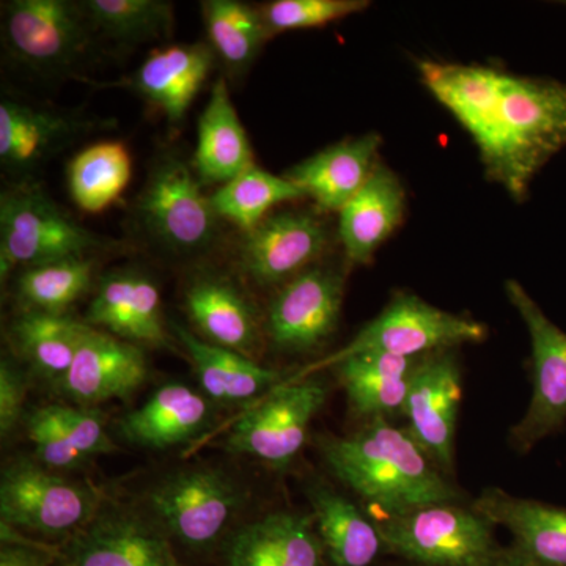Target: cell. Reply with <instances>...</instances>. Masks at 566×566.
Here are the masks:
<instances>
[{"label": "cell", "instance_id": "11", "mask_svg": "<svg viewBox=\"0 0 566 566\" xmlns=\"http://www.w3.org/2000/svg\"><path fill=\"white\" fill-rule=\"evenodd\" d=\"M327 398L322 379H285L241 417L226 439V449L286 468L303 450L312 420Z\"/></svg>", "mask_w": 566, "mask_h": 566}, {"label": "cell", "instance_id": "41", "mask_svg": "<svg viewBox=\"0 0 566 566\" xmlns=\"http://www.w3.org/2000/svg\"><path fill=\"white\" fill-rule=\"evenodd\" d=\"M479 566H538L516 549L515 546L499 547Z\"/></svg>", "mask_w": 566, "mask_h": 566}, {"label": "cell", "instance_id": "9", "mask_svg": "<svg viewBox=\"0 0 566 566\" xmlns=\"http://www.w3.org/2000/svg\"><path fill=\"white\" fill-rule=\"evenodd\" d=\"M510 304L526 326L532 348V397L526 415L512 430L513 447L528 452L566 422V333L520 282H505Z\"/></svg>", "mask_w": 566, "mask_h": 566}, {"label": "cell", "instance_id": "8", "mask_svg": "<svg viewBox=\"0 0 566 566\" xmlns=\"http://www.w3.org/2000/svg\"><path fill=\"white\" fill-rule=\"evenodd\" d=\"M82 2L10 0L2 3V44L11 61L40 76L73 69L91 44Z\"/></svg>", "mask_w": 566, "mask_h": 566}, {"label": "cell", "instance_id": "38", "mask_svg": "<svg viewBox=\"0 0 566 566\" xmlns=\"http://www.w3.org/2000/svg\"><path fill=\"white\" fill-rule=\"evenodd\" d=\"M28 436L35 447V455L40 463L46 468L54 469H74L81 468L85 463V458L70 444L66 436L62 433L61 427L55 423L50 408L36 409L32 416L28 417Z\"/></svg>", "mask_w": 566, "mask_h": 566}, {"label": "cell", "instance_id": "31", "mask_svg": "<svg viewBox=\"0 0 566 566\" xmlns=\"http://www.w3.org/2000/svg\"><path fill=\"white\" fill-rule=\"evenodd\" d=\"M202 17L212 52L233 74L251 69L271 39L262 11L240 0H205Z\"/></svg>", "mask_w": 566, "mask_h": 566}, {"label": "cell", "instance_id": "15", "mask_svg": "<svg viewBox=\"0 0 566 566\" xmlns=\"http://www.w3.org/2000/svg\"><path fill=\"white\" fill-rule=\"evenodd\" d=\"M166 532L123 510H106L71 535L59 566H185Z\"/></svg>", "mask_w": 566, "mask_h": 566}, {"label": "cell", "instance_id": "28", "mask_svg": "<svg viewBox=\"0 0 566 566\" xmlns=\"http://www.w3.org/2000/svg\"><path fill=\"white\" fill-rule=\"evenodd\" d=\"M316 534L331 566H371L386 551L376 521L326 485H308Z\"/></svg>", "mask_w": 566, "mask_h": 566}, {"label": "cell", "instance_id": "39", "mask_svg": "<svg viewBox=\"0 0 566 566\" xmlns=\"http://www.w3.org/2000/svg\"><path fill=\"white\" fill-rule=\"evenodd\" d=\"M28 397L24 375L9 360L0 364V433L7 438L17 428Z\"/></svg>", "mask_w": 566, "mask_h": 566}, {"label": "cell", "instance_id": "16", "mask_svg": "<svg viewBox=\"0 0 566 566\" xmlns=\"http://www.w3.org/2000/svg\"><path fill=\"white\" fill-rule=\"evenodd\" d=\"M147 378L148 364L139 346L85 323L61 386L74 401L88 406L129 397Z\"/></svg>", "mask_w": 566, "mask_h": 566}, {"label": "cell", "instance_id": "3", "mask_svg": "<svg viewBox=\"0 0 566 566\" xmlns=\"http://www.w3.org/2000/svg\"><path fill=\"white\" fill-rule=\"evenodd\" d=\"M136 219L156 248L178 259L207 255L221 233V218L196 172L174 155L153 164L136 200Z\"/></svg>", "mask_w": 566, "mask_h": 566}, {"label": "cell", "instance_id": "34", "mask_svg": "<svg viewBox=\"0 0 566 566\" xmlns=\"http://www.w3.org/2000/svg\"><path fill=\"white\" fill-rule=\"evenodd\" d=\"M82 6L93 31L118 44L134 46L172 35L174 6L164 0H85Z\"/></svg>", "mask_w": 566, "mask_h": 566}, {"label": "cell", "instance_id": "33", "mask_svg": "<svg viewBox=\"0 0 566 566\" xmlns=\"http://www.w3.org/2000/svg\"><path fill=\"white\" fill-rule=\"evenodd\" d=\"M304 197V192L283 175L266 172L253 164L233 180L219 186L210 199L219 218L234 223L245 233L264 221L271 208Z\"/></svg>", "mask_w": 566, "mask_h": 566}, {"label": "cell", "instance_id": "32", "mask_svg": "<svg viewBox=\"0 0 566 566\" xmlns=\"http://www.w3.org/2000/svg\"><path fill=\"white\" fill-rule=\"evenodd\" d=\"M132 156L122 142H99L69 164L71 199L82 211L98 214L117 202L132 180Z\"/></svg>", "mask_w": 566, "mask_h": 566}, {"label": "cell", "instance_id": "13", "mask_svg": "<svg viewBox=\"0 0 566 566\" xmlns=\"http://www.w3.org/2000/svg\"><path fill=\"white\" fill-rule=\"evenodd\" d=\"M331 244L326 223L307 211L268 216L238 245L241 273L260 286L285 285L314 266Z\"/></svg>", "mask_w": 566, "mask_h": 566}, {"label": "cell", "instance_id": "35", "mask_svg": "<svg viewBox=\"0 0 566 566\" xmlns=\"http://www.w3.org/2000/svg\"><path fill=\"white\" fill-rule=\"evenodd\" d=\"M92 279L91 259L25 268L17 281V300L24 305L25 312L63 315L91 290Z\"/></svg>", "mask_w": 566, "mask_h": 566}, {"label": "cell", "instance_id": "4", "mask_svg": "<svg viewBox=\"0 0 566 566\" xmlns=\"http://www.w3.org/2000/svg\"><path fill=\"white\" fill-rule=\"evenodd\" d=\"M59 207L39 186L20 185L0 197V275L62 260L88 259L114 248Z\"/></svg>", "mask_w": 566, "mask_h": 566}, {"label": "cell", "instance_id": "14", "mask_svg": "<svg viewBox=\"0 0 566 566\" xmlns=\"http://www.w3.org/2000/svg\"><path fill=\"white\" fill-rule=\"evenodd\" d=\"M463 386L457 354H427L406 397V430L446 475L455 463V434Z\"/></svg>", "mask_w": 566, "mask_h": 566}, {"label": "cell", "instance_id": "12", "mask_svg": "<svg viewBox=\"0 0 566 566\" xmlns=\"http://www.w3.org/2000/svg\"><path fill=\"white\" fill-rule=\"evenodd\" d=\"M345 277L331 266H312L286 282L268 308L264 333L285 353H311L335 333Z\"/></svg>", "mask_w": 566, "mask_h": 566}, {"label": "cell", "instance_id": "23", "mask_svg": "<svg viewBox=\"0 0 566 566\" xmlns=\"http://www.w3.org/2000/svg\"><path fill=\"white\" fill-rule=\"evenodd\" d=\"M93 128V123L13 99L0 103V163L11 174L31 172Z\"/></svg>", "mask_w": 566, "mask_h": 566}, {"label": "cell", "instance_id": "29", "mask_svg": "<svg viewBox=\"0 0 566 566\" xmlns=\"http://www.w3.org/2000/svg\"><path fill=\"white\" fill-rule=\"evenodd\" d=\"M175 334L185 346L205 394L216 403H244L285 381L282 371L262 367L244 354L202 340L185 327L175 326Z\"/></svg>", "mask_w": 566, "mask_h": 566}, {"label": "cell", "instance_id": "17", "mask_svg": "<svg viewBox=\"0 0 566 566\" xmlns=\"http://www.w3.org/2000/svg\"><path fill=\"white\" fill-rule=\"evenodd\" d=\"M85 323L133 345L169 346L161 293L150 277L136 271L103 279L88 305Z\"/></svg>", "mask_w": 566, "mask_h": 566}, {"label": "cell", "instance_id": "36", "mask_svg": "<svg viewBox=\"0 0 566 566\" xmlns=\"http://www.w3.org/2000/svg\"><path fill=\"white\" fill-rule=\"evenodd\" d=\"M365 0H275L262 7L264 24L274 33L322 28L368 9Z\"/></svg>", "mask_w": 566, "mask_h": 566}, {"label": "cell", "instance_id": "26", "mask_svg": "<svg viewBox=\"0 0 566 566\" xmlns=\"http://www.w3.org/2000/svg\"><path fill=\"white\" fill-rule=\"evenodd\" d=\"M211 405L202 394L167 385L118 422L122 438L144 449L166 450L191 441L207 427Z\"/></svg>", "mask_w": 566, "mask_h": 566}, {"label": "cell", "instance_id": "30", "mask_svg": "<svg viewBox=\"0 0 566 566\" xmlns=\"http://www.w3.org/2000/svg\"><path fill=\"white\" fill-rule=\"evenodd\" d=\"M85 323L69 315L24 312L10 326V342L36 374L59 381L69 374Z\"/></svg>", "mask_w": 566, "mask_h": 566}, {"label": "cell", "instance_id": "7", "mask_svg": "<svg viewBox=\"0 0 566 566\" xmlns=\"http://www.w3.org/2000/svg\"><path fill=\"white\" fill-rule=\"evenodd\" d=\"M52 471L29 460L14 461L3 471L2 526L70 538L99 515L103 495L96 488Z\"/></svg>", "mask_w": 566, "mask_h": 566}, {"label": "cell", "instance_id": "27", "mask_svg": "<svg viewBox=\"0 0 566 566\" xmlns=\"http://www.w3.org/2000/svg\"><path fill=\"white\" fill-rule=\"evenodd\" d=\"M186 314L212 345L251 356L260 331L253 307L227 279L202 275L185 292Z\"/></svg>", "mask_w": 566, "mask_h": 566}, {"label": "cell", "instance_id": "1", "mask_svg": "<svg viewBox=\"0 0 566 566\" xmlns=\"http://www.w3.org/2000/svg\"><path fill=\"white\" fill-rule=\"evenodd\" d=\"M420 80L474 140L486 180L517 203L566 148V82L495 66L419 61Z\"/></svg>", "mask_w": 566, "mask_h": 566}, {"label": "cell", "instance_id": "10", "mask_svg": "<svg viewBox=\"0 0 566 566\" xmlns=\"http://www.w3.org/2000/svg\"><path fill=\"white\" fill-rule=\"evenodd\" d=\"M158 526L192 551L214 545L243 502L240 486L219 469L191 468L167 475L148 495Z\"/></svg>", "mask_w": 566, "mask_h": 566}, {"label": "cell", "instance_id": "22", "mask_svg": "<svg viewBox=\"0 0 566 566\" xmlns=\"http://www.w3.org/2000/svg\"><path fill=\"white\" fill-rule=\"evenodd\" d=\"M314 517L271 513L241 527L226 551V566H327Z\"/></svg>", "mask_w": 566, "mask_h": 566}, {"label": "cell", "instance_id": "25", "mask_svg": "<svg viewBox=\"0 0 566 566\" xmlns=\"http://www.w3.org/2000/svg\"><path fill=\"white\" fill-rule=\"evenodd\" d=\"M253 151L243 123L238 117L229 85L218 80L197 125L192 169L205 185H226L252 167Z\"/></svg>", "mask_w": 566, "mask_h": 566}, {"label": "cell", "instance_id": "5", "mask_svg": "<svg viewBox=\"0 0 566 566\" xmlns=\"http://www.w3.org/2000/svg\"><path fill=\"white\" fill-rule=\"evenodd\" d=\"M486 338V327L468 316L442 311L420 300L415 293L395 294L374 322L367 324L340 352L331 354L318 364L305 368L308 375L333 367L346 357L363 353L392 354L401 357H422L427 354L452 352L458 346L480 344Z\"/></svg>", "mask_w": 566, "mask_h": 566}, {"label": "cell", "instance_id": "20", "mask_svg": "<svg viewBox=\"0 0 566 566\" xmlns=\"http://www.w3.org/2000/svg\"><path fill=\"white\" fill-rule=\"evenodd\" d=\"M472 509L504 527L513 545L538 566H566V509L486 488Z\"/></svg>", "mask_w": 566, "mask_h": 566}, {"label": "cell", "instance_id": "2", "mask_svg": "<svg viewBox=\"0 0 566 566\" xmlns=\"http://www.w3.org/2000/svg\"><path fill=\"white\" fill-rule=\"evenodd\" d=\"M319 452L344 485L398 515L419 506L460 502L461 493L406 428L374 420L344 438H323Z\"/></svg>", "mask_w": 566, "mask_h": 566}, {"label": "cell", "instance_id": "19", "mask_svg": "<svg viewBox=\"0 0 566 566\" xmlns=\"http://www.w3.org/2000/svg\"><path fill=\"white\" fill-rule=\"evenodd\" d=\"M214 57L210 44H174L153 52L136 73L117 85L129 88L161 111L170 123H178L202 91Z\"/></svg>", "mask_w": 566, "mask_h": 566}, {"label": "cell", "instance_id": "37", "mask_svg": "<svg viewBox=\"0 0 566 566\" xmlns=\"http://www.w3.org/2000/svg\"><path fill=\"white\" fill-rule=\"evenodd\" d=\"M48 408L70 444L85 460L96 455H106L117 449L109 434L104 430L103 417L96 412L61 405H51Z\"/></svg>", "mask_w": 566, "mask_h": 566}, {"label": "cell", "instance_id": "21", "mask_svg": "<svg viewBox=\"0 0 566 566\" xmlns=\"http://www.w3.org/2000/svg\"><path fill=\"white\" fill-rule=\"evenodd\" d=\"M406 192L400 178L379 163L359 192L338 212V240L346 262L363 266L403 221Z\"/></svg>", "mask_w": 566, "mask_h": 566}, {"label": "cell", "instance_id": "24", "mask_svg": "<svg viewBox=\"0 0 566 566\" xmlns=\"http://www.w3.org/2000/svg\"><path fill=\"white\" fill-rule=\"evenodd\" d=\"M422 357L354 354L333 365L354 415L367 422L403 412L406 397Z\"/></svg>", "mask_w": 566, "mask_h": 566}, {"label": "cell", "instance_id": "40", "mask_svg": "<svg viewBox=\"0 0 566 566\" xmlns=\"http://www.w3.org/2000/svg\"><path fill=\"white\" fill-rule=\"evenodd\" d=\"M0 566H59L57 557H51L43 549L7 543L0 551Z\"/></svg>", "mask_w": 566, "mask_h": 566}, {"label": "cell", "instance_id": "18", "mask_svg": "<svg viewBox=\"0 0 566 566\" xmlns=\"http://www.w3.org/2000/svg\"><path fill=\"white\" fill-rule=\"evenodd\" d=\"M381 144L378 133L337 142L296 164L283 177L311 197L319 211L340 212L374 174Z\"/></svg>", "mask_w": 566, "mask_h": 566}, {"label": "cell", "instance_id": "6", "mask_svg": "<svg viewBox=\"0 0 566 566\" xmlns=\"http://www.w3.org/2000/svg\"><path fill=\"white\" fill-rule=\"evenodd\" d=\"M376 524L386 553L415 566H479L501 547L493 524L461 502L382 515Z\"/></svg>", "mask_w": 566, "mask_h": 566}]
</instances>
